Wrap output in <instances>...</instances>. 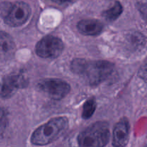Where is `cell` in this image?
<instances>
[{
    "label": "cell",
    "mask_w": 147,
    "mask_h": 147,
    "mask_svg": "<svg viewBox=\"0 0 147 147\" xmlns=\"http://www.w3.org/2000/svg\"><path fill=\"white\" fill-rule=\"evenodd\" d=\"M54 2L57 4H67V3H73L76 0H52Z\"/></svg>",
    "instance_id": "cell-14"
},
{
    "label": "cell",
    "mask_w": 147,
    "mask_h": 147,
    "mask_svg": "<svg viewBox=\"0 0 147 147\" xmlns=\"http://www.w3.org/2000/svg\"><path fill=\"white\" fill-rule=\"evenodd\" d=\"M129 123L126 119L121 120L116 125L113 133V145L114 146H125L129 139Z\"/></svg>",
    "instance_id": "cell-8"
},
{
    "label": "cell",
    "mask_w": 147,
    "mask_h": 147,
    "mask_svg": "<svg viewBox=\"0 0 147 147\" xmlns=\"http://www.w3.org/2000/svg\"><path fill=\"white\" fill-rule=\"evenodd\" d=\"M16 45L12 37L5 32H0V60H9L14 56Z\"/></svg>",
    "instance_id": "cell-9"
},
{
    "label": "cell",
    "mask_w": 147,
    "mask_h": 147,
    "mask_svg": "<svg viewBox=\"0 0 147 147\" xmlns=\"http://www.w3.org/2000/svg\"><path fill=\"white\" fill-rule=\"evenodd\" d=\"M31 9L25 2H2L0 4V17L11 27L24 24L30 18Z\"/></svg>",
    "instance_id": "cell-4"
},
{
    "label": "cell",
    "mask_w": 147,
    "mask_h": 147,
    "mask_svg": "<svg viewBox=\"0 0 147 147\" xmlns=\"http://www.w3.org/2000/svg\"><path fill=\"white\" fill-rule=\"evenodd\" d=\"M64 49V45L60 38L47 35L37 42L36 53L42 58H55L58 57Z\"/></svg>",
    "instance_id": "cell-5"
},
{
    "label": "cell",
    "mask_w": 147,
    "mask_h": 147,
    "mask_svg": "<svg viewBox=\"0 0 147 147\" xmlns=\"http://www.w3.org/2000/svg\"><path fill=\"white\" fill-rule=\"evenodd\" d=\"M68 127V121L65 117L54 118L37 128L31 137L32 144L44 146L49 144L63 135Z\"/></svg>",
    "instance_id": "cell-2"
},
{
    "label": "cell",
    "mask_w": 147,
    "mask_h": 147,
    "mask_svg": "<svg viewBox=\"0 0 147 147\" xmlns=\"http://www.w3.org/2000/svg\"><path fill=\"white\" fill-rule=\"evenodd\" d=\"M8 124L7 114L4 109L0 108V136H2Z\"/></svg>",
    "instance_id": "cell-13"
},
{
    "label": "cell",
    "mask_w": 147,
    "mask_h": 147,
    "mask_svg": "<svg viewBox=\"0 0 147 147\" xmlns=\"http://www.w3.org/2000/svg\"><path fill=\"white\" fill-rule=\"evenodd\" d=\"M39 88L55 100H61L65 97L70 90L67 83L60 79H45L38 83Z\"/></svg>",
    "instance_id": "cell-6"
},
{
    "label": "cell",
    "mask_w": 147,
    "mask_h": 147,
    "mask_svg": "<svg viewBox=\"0 0 147 147\" xmlns=\"http://www.w3.org/2000/svg\"><path fill=\"white\" fill-rule=\"evenodd\" d=\"M96 109V102L93 98L88 99L83 105L82 117L84 119H88L94 113Z\"/></svg>",
    "instance_id": "cell-12"
},
{
    "label": "cell",
    "mask_w": 147,
    "mask_h": 147,
    "mask_svg": "<svg viewBox=\"0 0 147 147\" xmlns=\"http://www.w3.org/2000/svg\"><path fill=\"white\" fill-rule=\"evenodd\" d=\"M114 65L105 60L88 61L76 59L71 63V69L90 86H97L104 81L113 73Z\"/></svg>",
    "instance_id": "cell-1"
},
{
    "label": "cell",
    "mask_w": 147,
    "mask_h": 147,
    "mask_svg": "<svg viewBox=\"0 0 147 147\" xmlns=\"http://www.w3.org/2000/svg\"><path fill=\"white\" fill-rule=\"evenodd\" d=\"M27 85L25 78L22 74H11L6 76L0 83V96L8 98L18 89Z\"/></svg>",
    "instance_id": "cell-7"
},
{
    "label": "cell",
    "mask_w": 147,
    "mask_h": 147,
    "mask_svg": "<svg viewBox=\"0 0 147 147\" xmlns=\"http://www.w3.org/2000/svg\"><path fill=\"white\" fill-rule=\"evenodd\" d=\"M103 29V23L98 20H83L78 24V30L81 34L87 36H96L100 34Z\"/></svg>",
    "instance_id": "cell-10"
},
{
    "label": "cell",
    "mask_w": 147,
    "mask_h": 147,
    "mask_svg": "<svg viewBox=\"0 0 147 147\" xmlns=\"http://www.w3.org/2000/svg\"><path fill=\"white\" fill-rule=\"evenodd\" d=\"M110 139L109 126L104 122H97L82 131L78 137L79 146L86 147L105 146Z\"/></svg>",
    "instance_id": "cell-3"
},
{
    "label": "cell",
    "mask_w": 147,
    "mask_h": 147,
    "mask_svg": "<svg viewBox=\"0 0 147 147\" xmlns=\"http://www.w3.org/2000/svg\"><path fill=\"white\" fill-rule=\"evenodd\" d=\"M123 12V7L119 1H116L114 5L103 12V17L109 21H115Z\"/></svg>",
    "instance_id": "cell-11"
}]
</instances>
